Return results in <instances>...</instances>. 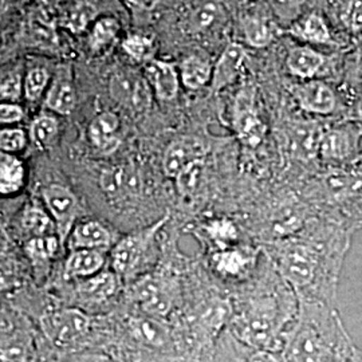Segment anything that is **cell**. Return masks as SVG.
Masks as SVG:
<instances>
[{"label": "cell", "mask_w": 362, "mask_h": 362, "mask_svg": "<svg viewBox=\"0 0 362 362\" xmlns=\"http://www.w3.org/2000/svg\"><path fill=\"white\" fill-rule=\"evenodd\" d=\"M345 362H362V350L357 348L356 345H353V348L350 349L349 354L346 356Z\"/></svg>", "instance_id": "45"}, {"label": "cell", "mask_w": 362, "mask_h": 362, "mask_svg": "<svg viewBox=\"0 0 362 362\" xmlns=\"http://www.w3.org/2000/svg\"><path fill=\"white\" fill-rule=\"evenodd\" d=\"M101 187L107 197L122 200L140 194L141 180L134 169L121 167L105 170L101 176Z\"/></svg>", "instance_id": "20"}, {"label": "cell", "mask_w": 362, "mask_h": 362, "mask_svg": "<svg viewBox=\"0 0 362 362\" xmlns=\"http://www.w3.org/2000/svg\"><path fill=\"white\" fill-rule=\"evenodd\" d=\"M168 221L167 214L153 224L121 238L112 247L110 269L122 279L124 285H130L151 272L158 259L157 236Z\"/></svg>", "instance_id": "4"}, {"label": "cell", "mask_w": 362, "mask_h": 362, "mask_svg": "<svg viewBox=\"0 0 362 362\" xmlns=\"http://www.w3.org/2000/svg\"><path fill=\"white\" fill-rule=\"evenodd\" d=\"M290 91L298 106L309 115L334 116L344 107L338 91L330 83L318 78L294 83Z\"/></svg>", "instance_id": "6"}, {"label": "cell", "mask_w": 362, "mask_h": 362, "mask_svg": "<svg viewBox=\"0 0 362 362\" xmlns=\"http://www.w3.org/2000/svg\"><path fill=\"white\" fill-rule=\"evenodd\" d=\"M207 155L206 143L197 137H182L169 144L164 158L163 169L169 179H176L181 172L194 161L204 160Z\"/></svg>", "instance_id": "13"}, {"label": "cell", "mask_w": 362, "mask_h": 362, "mask_svg": "<svg viewBox=\"0 0 362 362\" xmlns=\"http://www.w3.org/2000/svg\"><path fill=\"white\" fill-rule=\"evenodd\" d=\"M46 337L59 346H66L86 336L91 327L90 317L79 309H61L46 314L42 321Z\"/></svg>", "instance_id": "7"}, {"label": "cell", "mask_w": 362, "mask_h": 362, "mask_svg": "<svg viewBox=\"0 0 362 362\" xmlns=\"http://www.w3.org/2000/svg\"><path fill=\"white\" fill-rule=\"evenodd\" d=\"M345 118L353 119L362 127V97H358L353 104L350 105Z\"/></svg>", "instance_id": "43"}, {"label": "cell", "mask_w": 362, "mask_h": 362, "mask_svg": "<svg viewBox=\"0 0 362 362\" xmlns=\"http://www.w3.org/2000/svg\"><path fill=\"white\" fill-rule=\"evenodd\" d=\"M122 286V279L110 269L79 281L78 291L79 296L89 303H105L116 298Z\"/></svg>", "instance_id": "19"}, {"label": "cell", "mask_w": 362, "mask_h": 362, "mask_svg": "<svg viewBox=\"0 0 362 362\" xmlns=\"http://www.w3.org/2000/svg\"><path fill=\"white\" fill-rule=\"evenodd\" d=\"M233 125L240 143L250 148L259 146L266 136V125L260 119L255 107V90L243 88L235 98Z\"/></svg>", "instance_id": "8"}, {"label": "cell", "mask_w": 362, "mask_h": 362, "mask_svg": "<svg viewBox=\"0 0 362 362\" xmlns=\"http://www.w3.org/2000/svg\"><path fill=\"white\" fill-rule=\"evenodd\" d=\"M240 30L248 46L266 49L282 34V28L270 16L260 13H246L240 18Z\"/></svg>", "instance_id": "18"}, {"label": "cell", "mask_w": 362, "mask_h": 362, "mask_svg": "<svg viewBox=\"0 0 362 362\" xmlns=\"http://www.w3.org/2000/svg\"><path fill=\"white\" fill-rule=\"evenodd\" d=\"M21 77L13 73L0 78V101H13L21 95Z\"/></svg>", "instance_id": "39"}, {"label": "cell", "mask_w": 362, "mask_h": 362, "mask_svg": "<svg viewBox=\"0 0 362 362\" xmlns=\"http://www.w3.org/2000/svg\"><path fill=\"white\" fill-rule=\"evenodd\" d=\"M214 66L209 62V59L192 54L185 57L181 61L179 74H180L181 83L188 90H200L211 83L212 79Z\"/></svg>", "instance_id": "24"}, {"label": "cell", "mask_w": 362, "mask_h": 362, "mask_svg": "<svg viewBox=\"0 0 362 362\" xmlns=\"http://www.w3.org/2000/svg\"><path fill=\"white\" fill-rule=\"evenodd\" d=\"M112 95L118 103L127 105L137 113H144L151 106V86L146 78L136 74H118L112 81Z\"/></svg>", "instance_id": "15"}, {"label": "cell", "mask_w": 362, "mask_h": 362, "mask_svg": "<svg viewBox=\"0 0 362 362\" xmlns=\"http://www.w3.org/2000/svg\"><path fill=\"white\" fill-rule=\"evenodd\" d=\"M360 161H362V156H361V158H360Z\"/></svg>", "instance_id": "47"}, {"label": "cell", "mask_w": 362, "mask_h": 362, "mask_svg": "<svg viewBox=\"0 0 362 362\" xmlns=\"http://www.w3.org/2000/svg\"><path fill=\"white\" fill-rule=\"evenodd\" d=\"M362 156V127L345 118L326 127L321 136L318 157L329 167H346L360 161Z\"/></svg>", "instance_id": "5"}, {"label": "cell", "mask_w": 362, "mask_h": 362, "mask_svg": "<svg viewBox=\"0 0 362 362\" xmlns=\"http://www.w3.org/2000/svg\"><path fill=\"white\" fill-rule=\"evenodd\" d=\"M23 118V109L18 105L0 104V124L18 122Z\"/></svg>", "instance_id": "41"}, {"label": "cell", "mask_w": 362, "mask_h": 362, "mask_svg": "<svg viewBox=\"0 0 362 362\" xmlns=\"http://www.w3.org/2000/svg\"><path fill=\"white\" fill-rule=\"evenodd\" d=\"M353 345L336 305L299 300L279 354L284 362H345Z\"/></svg>", "instance_id": "3"}, {"label": "cell", "mask_w": 362, "mask_h": 362, "mask_svg": "<svg viewBox=\"0 0 362 362\" xmlns=\"http://www.w3.org/2000/svg\"><path fill=\"white\" fill-rule=\"evenodd\" d=\"M349 228L320 220L303 238H279L263 247L299 300L336 305L338 279L349 248Z\"/></svg>", "instance_id": "1"}, {"label": "cell", "mask_w": 362, "mask_h": 362, "mask_svg": "<svg viewBox=\"0 0 362 362\" xmlns=\"http://www.w3.org/2000/svg\"><path fill=\"white\" fill-rule=\"evenodd\" d=\"M329 15L334 26L346 37L362 35V0H330Z\"/></svg>", "instance_id": "22"}, {"label": "cell", "mask_w": 362, "mask_h": 362, "mask_svg": "<svg viewBox=\"0 0 362 362\" xmlns=\"http://www.w3.org/2000/svg\"><path fill=\"white\" fill-rule=\"evenodd\" d=\"M145 78L160 101L176 100L180 90V74L176 66L165 61L151 59L145 66Z\"/></svg>", "instance_id": "17"}, {"label": "cell", "mask_w": 362, "mask_h": 362, "mask_svg": "<svg viewBox=\"0 0 362 362\" xmlns=\"http://www.w3.org/2000/svg\"><path fill=\"white\" fill-rule=\"evenodd\" d=\"M124 52L129 55L132 59L137 62L146 61L152 55V40L143 35H129L122 42Z\"/></svg>", "instance_id": "35"}, {"label": "cell", "mask_w": 362, "mask_h": 362, "mask_svg": "<svg viewBox=\"0 0 362 362\" xmlns=\"http://www.w3.org/2000/svg\"><path fill=\"white\" fill-rule=\"evenodd\" d=\"M228 296L227 330L251 346L279 353L297 318L299 299L266 254L254 274Z\"/></svg>", "instance_id": "2"}, {"label": "cell", "mask_w": 362, "mask_h": 362, "mask_svg": "<svg viewBox=\"0 0 362 362\" xmlns=\"http://www.w3.org/2000/svg\"><path fill=\"white\" fill-rule=\"evenodd\" d=\"M52 220L49 214L38 207L27 208L26 211L22 215V227L25 231L34 236H43V235H50L52 227Z\"/></svg>", "instance_id": "31"}, {"label": "cell", "mask_w": 362, "mask_h": 362, "mask_svg": "<svg viewBox=\"0 0 362 362\" xmlns=\"http://www.w3.org/2000/svg\"><path fill=\"white\" fill-rule=\"evenodd\" d=\"M219 16V7L214 3H207L200 7L192 16V28L194 31H203L214 25Z\"/></svg>", "instance_id": "38"}, {"label": "cell", "mask_w": 362, "mask_h": 362, "mask_svg": "<svg viewBox=\"0 0 362 362\" xmlns=\"http://www.w3.org/2000/svg\"><path fill=\"white\" fill-rule=\"evenodd\" d=\"M61 245L58 236L54 235H43V236H34L26 243L25 251L28 258L35 262H43L52 259Z\"/></svg>", "instance_id": "30"}, {"label": "cell", "mask_w": 362, "mask_h": 362, "mask_svg": "<svg viewBox=\"0 0 362 362\" xmlns=\"http://www.w3.org/2000/svg\"><path fill=\"white\" fill-rule=\"evenodd\" d=\"M58 134V122L50 116H40L31 125V139L39 148L49 146Z\"/></svg>", "instance_id": "34"}, {"label": "cell", "mask_w": 362, "mask_h": 362, "mask_svg": "<svg viewBox=\"0 0 362 362\" xmlns=\"http://www.w3.org/2000/svg\"><path fill=\"white\" fill-rule=\"evenodd\" d=\"M334 58L309 45H297L287 52L286 67L293 77L300 81L314 79L334 71L337 64Z\"/></svg>", "instance_id": "11"}, {"label": "cell", "mask_w": 362, "mask_h": 362, "mask_svg": "<svg viewBox=\"0 0 362 362\" xmlns=\"http://www.w3.org/2000/svg\"><path fill=\"white\" fill-rule=\"evenodd\" d=\"M125 1L134 8H139L143 11H152L155 10L160 0H125Z\"/></svg>", "instance_id": "44"}, {"label": "cell", "mask_w": 362, "mask_h": 362, "mask_svg": "<svg viewBox=\"0 0 362 362\" xmlns=\"http://www.w3.org/2000/svg\"><path fill=\"white\" fill-rule=\"evenodd\" d=\"M22 282L19 263L6 252L0 251V293L13 290Z\"/></svg>", "instance_id": "33"}, {"label": "cell", "mask_w": 362, "mask_h": 362, "mask_svg": "<svg viewBox=\"0 0 362 362\" xmlns=\"http://www.w3.org/2000/svg\"><path fill=\"white\" fill-rule=\"evenodd\" d=\"M49 82V74L45 69H33L27 74L25 82L26 97L31 101H37Z\"/></svg>", "instance_id": "36"}, {"label": "cell", "mask_w": 362, "mask_h": 362, "mask_svg": "<svg viewBox=\"0 0 362 362\" xmlns=\"http://www.w3.org/2000/svg\"><path fill=\"white\" fill-rule=\"evenodd\" d=\"M206 176V161L199 160L191 164L188 168L184 169L180 175L175 179L177 191L182 197H188L196 194Z\"/></svg>", "instance_id": "28"}, {"label": "cell", "mask_w": 362, "mask_h": 362, "mask_svg": "<svg viewBox=\"0 0 362 362\" xmlns=\"http://www.w3.org/2000/svg\"><path fill=\"white\" fill-rule=\"evenodd\" d=\"M282 34L300 40L303 45L338 49L346 45L345 40L334 34L330 21L320 11H310L297 18Z\"/></svg>", "instance_id": "9"}, {"label": "cell", "mask_w": 362, "mask_h": 362, "mask_svg": "<svg viewBox=\"0 0 362 362\" xmlns=\"http://www.w3.org/2000/svg\"><path fill=\"white\" fill-rule=\"evenodd\" d=\"M26 1L27 0H0V4L3 8H13L23 6Z\"/></svg>", "instance_id": "46"}, {"label": "cell", "mask_w": 362, "mask_h": 362, "mask_svg": "<svg viewBox=\"0 0 362 362\" xmlns=\"http://www.w3.org/2000/svg\"><path fill=\"white\" fill-rule=\"evenodd\" d=\"M46 106L54 112L67 116L76 106V93L69 78L59 74L55 78L46 97Z\"/></svg>", "instance_id": "26"}, {"label": "cell", "mask_w": 362, "mask_h": 362, "mask_svg": "<svg viewBox=\"0 0 362 362\" xmlns=\"http://www.w3.org/2000/svg\"><path fill=\"white\" fill-rule=\"evenodd\" d=\"M95 13L97 10L93 3L88 0H79L66 11L62 22L64 26L69 28L71 33H81L94 19Z\"/></svg>", "instance_id": "29"}, {"label": "cell", "mask_w": 362, "mask_h": 362, "mask_svg": "<svg viewBox=\"0 0 362 362\" xmlns=\"http://www.w3.org/2000/svg\"><path fill=\"white\" fill-rule=\"evenodd\" d=\"M203 233L214 250L236 246L235 243L239 240L238 227L231 220L224 218L209 220L206 226H203Z\"/></svg>", "instance_id": "27"}, {"label": "cell", "mask_w": 362, "mask_h": 362, "mask_svg": "<svg viewBox=\"0 0 362 362\" xmlns=\"http://www.w3.org/2000/svg\"><path fill=\"white\" fill-rule=\"evenodd\" d=\"M67 246L70 251L79 248L106 251L115 246L113 233L98 220L81 221L69 233Z\"/></svg>", "instance_id": "16"}, {"label": "cell", "mask_w": 362, "mask_h": 362, "mask_svg": "<svg viewBox=\"0 0 362 362\" xmlns=\"http://www.w3.org/2000/svg\"><path fill=\"white\" fill-rule=\"evenodd\" d=\"M106 251L79 248L73 250L66 259L65 276L69 279H86L105 270Z\"/></svg>", "instance_id": "21"}, {"label": "cell", "mask_w": 362, "mask_h": 362, "mask_svg": "<svg viewBox=\"0 0 362 362\" xmlns=\"http://www.w3.org/2000/svg\"><path fill=\"white\" fill-rule=\"evenodd\" d=\"M350 77L362 83V35L353 38L350 52Z\"/></svg>", "instance_id": "40"}, {"label": "cell", "mask_w": 362, "mask_h": 362, "mask_svg": "<svg viewBox=\"0 0 362 362\" xmlns=\"http://www.w3.org/2000/svg\"><path fill=\"white\" fill-rule=\"evenodd\" d=\"M118 30H119V23L115 18H103L97 21L91 31V47L94 50L104 49L115 40Z\"/></svg>", "instance_id": "32"}, {"label": "cell", "mask_w": 362, "mask_h": 362, "mask_svg": "<svg viewBox=\"0 0 362 362\" xmlns=\"http://www.w3.org/2000/svg\"><path fill=\"white\" fill-rule=\"evenodd\" d=\"M26 145V134L21 129L0 130V151L13 153L22 151Z\"/></svg>", "instance_id": "37"}, {"label": "cell", "mask_w": 362, "mask_h": 362, "mask_svg": "<svg viewBox=\"0 0 362 362\" xmlns=\"http://www.w3.org/2000/svg\"><path fill=\"white\" fill-rule=\"evenodd\" d=\"M25 184V168L19 158L0 151V194H16Z\"/></svg>", "instance_id": "25"}, {"label": "cell", "mask_w": 362, "mask_h": 362, "mask_svg": "<svg viewBox=\"0 0 362 362\" xmlns=\"http://www.w3.org/2000/svg\"><path fill=\"white\" fill-rule=\"evenodd\" d=\"M247 58L248 52L243 45L238 42L227 45L214 65L212 79L209 83L211 90L220 93L233 85L242 76Z\"/></svg>", "instance_id": "14"}, {"label": "cell", "mask_w": 362, "mask_h": 362, "mask_svg": "<svg viewBox=\"0 0 362 362\" xmlns=\"http://www.w3.org/2000/svg\"><path fill=\"white\" fill-rule=\"evenodd\" d=\"M204 362H284L281 354L260 349L242 342L227 327L220 334L212 351Z\"/></svg>", "instance_id": "12"}, {"label": "cell", "mask_w": 362, "mask_h": 362, "mask_svg": "<svg viewBox=\"0 0 362 362\" xmlns=\"http://www.w3.org/2000/svg\"><path fill=\"white\" fill-rule=\"evenodd\" d=\"M42 196L54 219L57 236L59 238L61 243H65L81 211L77 196L69 188L59 184H52L46 187L42 191Z\"/></svg>", "instance_id": "10"}, {"label": "cell", "mask_w": 362, "mask_h": 362, "mask_svg": "<svg viewBox=\"0 0 362 362\" xmlns=\"http://www.w3.org/2000/svg\"><path fill=\"white\" fill-rule=\"evenodd\" d=\"M91 143L103 152L115 151L119 144V118L105 112L91 121L89 128Z\"/></svg>", "instance_id": "23"}, {"label": "cell", "mask_w": 362, "mask_h": 362, "mask_svg": "<svg viewBox=\"0 0 362 362\" xmlns=\"http://www.w3.org/2000/svg\"><path fill=\"white\" fill-rule=\"evenodd\" d=\"M272 7L281 13H293L297 10L298 0H269Z\"/></svg>", "instance_id": "42"}]
</instances>
